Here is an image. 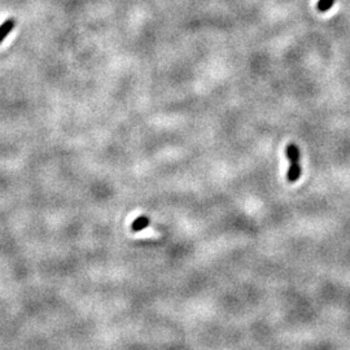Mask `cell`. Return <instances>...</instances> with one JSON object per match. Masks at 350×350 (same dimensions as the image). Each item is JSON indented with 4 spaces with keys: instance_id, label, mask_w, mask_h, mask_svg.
<instances>
[{
    "instance_id": "obj_3",
    "label": "cell",
    "mask_w": 350,
    "mask_h": 350,
    "mask_svg": "<svg viewBox=\"0 0 350 350\" xmlns=\"http://www.w3.org/2000/svg\"><path fill=\"white\" fill-rule=\"evenodd\" d=\"M13 28H14L13 18H9V20L4 21V22L2 24V26H0V43L3 42V40L8 37V34L13 30Z\"/></svg>"
},
{
    "instance_id": "obj_1",
    "label": "cell",
    "mask_w": 350,
    "mask_h": 350,
    "mask_svg": "<svg viewBox=\"0 0 350 350\" xmlns=\"http://www.w3.org/2000/svg\"><path fill=\"white\" fill-rule=\"evenodd\" d=\"M286 156L289 160V169L287 171V180L289 183H294L301 177V165H300V149L296 144H288L286 148Z\"/></svg>"
},
{
    "instance_id": "obj_4",
    "label": "cell",
    "mask_w": 350,
    "mask_h": 350,
    "mask_svg": "<svg viewBox=\"0 0 350 350\" xmlns=\"http://www.w3.org/2000/svg\"><path fill=\"white\" fill-rule=\"evenodd\" d=\"M335 4V0H319L317 3V9L319 12L330 11Z\"/></svg>"
},
{
    "instance_id": "obj_2",
    "label": "cell",
    "mask_w": 350,
    "mask_h": 350,
    "mask_svg": "<svg viewBox=\"0 0 350 350\" xmlns=\"http://www.w3.org/2000/svg\"><path fill=\"white\" fill-rule=\"evenodd\" d=\"M149 223H151V219H149L148 217L140 216L132 221L131 226H130V230H131L132 232H140V231H143L144 228H147V227L149 226Z\"/></svg>"
}]
</instances>
